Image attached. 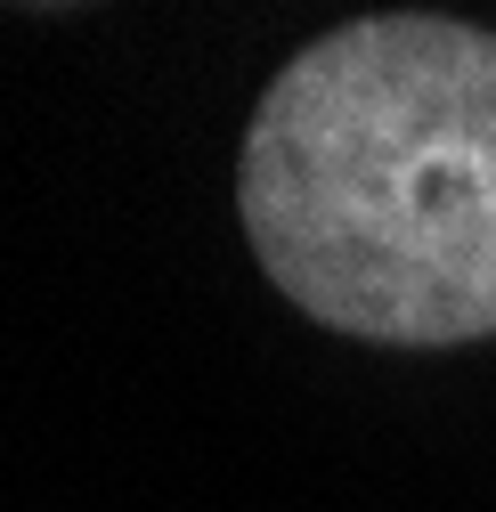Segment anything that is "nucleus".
Listing matches in <instances>:
<instances>
[{
	"label": "nucleus",
	"instance_id": "nucleus-1",
	"mask_svg": "<svg viewBox=\"0 0 496 512\" xmlns=\"http://www.w3.org/2000/svg\"><path fill=\"white\" fill-rule=\"evenodd\" d=\"M236 212L269 285L334 334H496V33L407 9L309 41L244 131Z\"/></svg>",
	"mask_w": 496,
	"mask_h": 512
}]
</instances>
